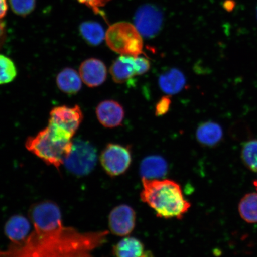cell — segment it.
I'll use <instances>...</instances> for the list:
<instances>
[{"label": "cell", "instance_id": "cell-4", "mask_svg": "<svg viewBox=\"0 0 257 257\" xmlns=\"http://www.w3.org/2000/svg\"><path fill=\"white\" fill-rule=\"evenodd\" d=\"M142 37L134 25L120 22L108 28L105 39L108 47L115 53L137 57L143 53Z\"/></svg>", "mask_w": 257, "mask_h": 257}, {"label": "cell", "instance_id": "cell-3", "mask_svg": "<svg viewBox=\"0 0 257 257\" xmlns=\"http://www.w3.org/2000/svg\"><path fill=\"white\" fill-rule=\"evenodd\" d=\"M73 137L62 128L48 124L36 136L25 141V147L48 166L59 169L71 153Z\"/></svg>", "mask_w": 257, "mask_h": 257}, {"label": "cell", "instance_id": "cell-2", "mask_svg": "<svg viewBox=\"0 0 257 257\" xmlns=\"http://www.w3.org/2000/svg\"><path fill=\"white\" fill-rule=\"evenodd\" d=\"M140 198L157 217L166 220L182 219L191 207L181 185L169 179L142 178Z\"/></svg>", "mask_w": 257, "mask_h": 257}, {"label": "cell", "instance_id": "cell-29", "mask_svg": "<svg viewBox=\"0 0 257 257\" xmlns=\"http://www.w3.org/2000/svg\"><path fill=\"white\" fill-rule=\"evenodd\" d=\"M8 9L7 0H0V19L5 17Z\"/></svg>", "mask_w": 257, "mask_h": 257}, {"label": "cell", "instance_id": "cell-21", "mask_svg": "<svg viewBox=\"0 0 257 257\" xmlns=\"http://www.w3.org/2000/svg\"><path fill=\"white\" fill-rule=\"evenodd\" d=\"M239 213L241 217L248 223H257V193L246 194L239 204Z\"/></svg>", "mask_w": 257, "mask_h": 257}, {"label": "cell", "instance_id": "cell-14", "mask_svg": "<svg viewBox=\"0 0 257 257\" xmlns=\"http://www.w3.org/2000/svg\"><path fill=\"white\" fill-rule=\"evenodd\" d=\"M31 222L21 214H15L10 217L5 225V233L11 243H18L30 235Z\"/></svg>", "mask_w": 257, "mask_h": 257}, {"label": "cell", "instance_id": "cell-19", "mask_svg": "<svg viewBox=\"0 0 257 257\" xmlns=\"http://www.w3.org/2000/svg\"><path fill=\"white\" fill-rule=\"evenodd\" d=\"M82 80L75 69L66 67L58 74L56 78L57 87L68 95H75L82 87Z\"/></svg>", "mask_w": 257, "mask_h": 257}, {"label": "cell", "instance_id": "cell-8", "mask_svg": "<svg viewBox=\"0 0 257 257\" xmlns=\"http://www.w3.org/2000/svg\"><path fill=\"white\" fill-rule=\"evenodd\" d=\"M163 15L156 6H141L134 16V25L142 37L152 38L157 36L162 28Z\"/></svg>", "mask_w": 257, "mask_h": 257}, {"label": "cell", "instance_id": "cell-31", "mask_svg": "<svg viewBox=\"0 0 257 257\" xmlns=\"http://www.w3.org/2000/svg\"><path fill=\"white\" fill-rule=\"evenodd\" d=\"M256 16H257V7H256Z\"/></svg>", "mask_w": 257, "mask_h": 257}, {"label": "cell", "instance_id": "cell-30", "mask_svg": "<svg viewBox=\"0 0 257 257\" xmlns=\"http://www.w3.org/2000/svg\"><path fill=\"white\" fill-rule=\"evenodd\" d=\"M6 35L5 25L2 21H0V47L5 43Z\"/></svg>", "mask_w": 257, "mask_h": 257}, {"label": "cell", "instance_id": "cell-15", "mask_svg": "<svg viewBox=\"0 0 257 257\" xmlns=\"http://www.w3.org/2000/svg\"><path fill=\"white\" fill-rule=\"evenodd\" d=\"M196 138L202 146L213 148L222 142L223 128L216 122L205 121L199 125L196 131Z\"/></svg>", "mask_w": 257, "mask_h": 257}, {"label": "cell", "instance_id": "cell-11", "mask_svg": "<svg viewBox=\"0 0 257 257\" xmlns=\"http://www.w3.org/2000/svg\"><path fill=\"white\" fill-rule=\"evenodd\" d=\"M79 73L82 82L90 88L98 87L107 76V67L102 61L90 58L80 64Z\"/></svg>", "mask_w": 257, "mask_h": 257}, {"label": "cell", "instance_id": "cell-23", "mask_svg": "<svg viewBox=\"0 0 257 257\" xmlns=\"http://www.w3.org/2000/svg\"><path fill=\"white\" fill-rule=\"evenodd\" d=\"M17 76L15 64L9 57L0 54V85L7 84Z\"/></svg>", "mask_w": 257, "mask_h": 257}, {"label": "cell", "instance_id": "cell-26", "mask_svg": "<svg viewBox=\"0 0 257 257\" xmlns=\"http://www.w3.org/2000/svg\"><path fill=\"white\" fill-rule=\"evenodd\" d=\"M171 103V99L169 96H165L161 98L156 106L157 116H162L166 114L169 111Z\"/></svg>", "mask_w": 257, "mask_h": 257}, {"label": "cell", "instance_id": "cell-20", "mask_svg": "<svg viewBox=\"0 0 257 257\" xmlns=\"http://www.w3.org/2000/svg\"><path fill=\"white\" fill-rule=\"evenodd\" d=\"M79 31L86 43L92 46H98L105 38L106 32L103 27L97 22H83L80 25Z\"/></svg>", "mask_w": 257, "mask_h": 257}, {"label": "cell", "instance_id": "cell-9", "mask_svg": "<svg viewBox=\"0 0 257 257\" xmlns=\"http://www.w3.org/2000/svg\"><path fill=\"white\" fill-rule=\"evenodd\" d=\"M137 214L126 204L118 205L110 211L108 218L109 232L120 237L130 236L136 226Z\"/></svg>", "mask_w": 257, "mask_h": 257}, {"label": "cell", "instance_id": "cell-12", "mask_svg": "<svg viewBox=\"0 0 257 257\" xmlns=\"http://www.w3.org/2000/svg\"><path fill=\"white\" fill-rule=\"evenodd\" d=\"M96 115L102 126L113 128L120 126L124 117V110L119 102L114 100H105L96 108Z\"/></svg>", "mask_w": 257, "mask_h": 257}, {"label": "cell", "instance_id": "cell-1", "mask_svg": "<svg viewBox=\"0 0 257 257\" xmlns=\"http://www.w3.org/2000/svg\"><path fill=\"white\" fill-rule=\"evenodd\" d=\"M109 233L65 226L49 232L34 230L25 240L0 249V257H94L93 251L103 245Z\"/></svg>", "mask_w": 257, "mask_h": 257}, {"label": "cell", "instance_id": "cell-6", "mask_svg": "<svg viewBox=\"0 0 257 257\" xmlns=\"http://www.w3.org/2000/svg\"><path fill=\"white\" fill-rule=\"evenodd\" d=\"M29 216L37 232H49L64 226L60 208L52 201H43L32 205Z\"/></svg>", "mask_w": 257, "mask_h": 257}, {"label": "cell", "instance_id": "cell-28", "mask_svg": "<svg viewBox=\"0 0 257 257\" xmlns=\"http://www.w3.org/2000/svg\"><path fill=\"white\" fill-rule=\"evenodd\" d=\"M138 69V75H142L150 69L151 64L149 60L143 57H136Z\"/></svg>", "mask_w": 257, "mask_h": 257}, {"label": "cell", "instance_id": "cell-25", "mask_svg": "<svg viewBox=\"0 0 257 257\" xmlns=\"http://www.w3.org/2000/svg\"><path fill=\"white\" fill-rule=\"evenodd\" d=\"M233 135L234 138L242 140L250 137L251 133H250L248 125L244 123L243 122H237L233 125Z\"/></svg>", "mask_w": 257, "mask_h": 257}, {"label": "cell", "instance_id": "cell-17", "mask_svg": "<svg viewBox=\"0 0 257 257\" xmlns=\"http://www.w3.org/2000/svg\"><path fill=\"white\" fill-rule=\"evenodd\" d=\"M140 170L142 178L162 179L168 173V163L162 156H148L141 162Z\"/></svg>", "mask_w": 257, "mask_h": 257}, {"label": "cell", "instance_id": "cell-27", "mask_svg": "<svg viewBox=\"0 0 257 257\" xmlns=\"http://www.w3.org/2000/svg\"><path fill=\"white\" fill-rule=\"evenodd\" d=\"M78 1L91 8L96 14L100 13V8L111 1V0H78Z\"/></svg>", "mask_w": 257, "mask_h": 257}, {"label": "cell", "instance_id": "cell-22", "mask_svg": "<svg viewBox=\"0 0 257 257\" xmlns=\"http://www.w3.org/2000/svg\"><path fill=\"white\" fill-rule=\"evenodd\" d=\"M241 159L247 168L257 172V140H250L243 144Z\"/></svg>", "mask_w": 257, "mask_h": 257}, {"label": "cell", "instance_id": "cell-5", "mask_svg": "<svg viewBox=\"0 0 257 257\" xmlns=\"http://www.w3.org/2000/svg\"><path fill=\"white\" fill-rule=\"evenodd\" d=\"M97 151L87 141H73L71 153L63 166L67 172L77 177L87 176L94 170L97 163Z\"/></svg>", "mask_w": 257, "mask_h": 257}, {"label": "cell", "instance_id": "cell-32", "mask_svg": "<svg viewBox=\"0 0 257 257\" xmlns=\"http://www.w3.org/2000/svg\"><path fill=\"white\" fill-rule=\"evenodd\" d=\"M256 183H257V182H256Z\"/></svg>", "mask_w": 257, "mask_h": 257}, {"label": "cell", "instance_id": "cell-24", "mask_svg": "<svg viewBox=\"0 0 257 257\" xmlns=\"http://www.w3.org/2000/svg\"><path fill=\"white\" fill-rule=\"evenodd\" d=\"M11 9L15 14L26 16L34 11L36 0H9Z\"/></svg>", "mask_w": 257, "mask_h": 257}, {"label": "cell", "instance_id": "cell-16", "mask_svg": "<svg viewBox=\"0 0 257 257\" xmlns=\"http://www.w3.org/2000/svg\"><path fill=\"white\" fill-rule=\"evenodd\" d=\"M115 257H153L145 250L144 244L137 237L130 236L123 237L112 248Z\"/></svg>", "mask_w": 257, "mask_h": 257}, {"label": "cell", "instance_id": "cell-13", "mask_svg": "<svg viewBox=\"0 0 257 257\" xmlns=\"http://www.w3.org/2000/svg\"><path fill=\"white\" fill-rule=\"evenodd\" d=\"M110 72L114 82H128L138 76L136 57L121 55L111 64Z\"/></svg>", "mask_w": 257, "mask_h": 257}, {"label": "cell", "instance_id": "cell-7", "mask_svg": "<svg viewBox=\"0 0 257 257\" xmlns=\"http://www.w3.org/2000/svg\"><path fill=\"white\" fill-rule=\"evenodd\" d=\"M99 160L105 172L111 178H116L127 172L133 156L130 147L110 143L102 150Z\"/></svg>", "mask_w": 257, "mask_h": 257}, {"label": "cell", "instance_id": "cell-18", "mask_svg": "<svg viewBox=\"0 0 257 257\" xmlns=\"http://www.w3.org/2000/svg\"><path fill=\"white\" fill-rule=\"evenodd\" d=\"M186 82L184 74L176 68H172L162 73L159 78L160 89L169 95L181 92L184 88Z\"/></svg>", "mask_w": 257, "mask_h": 257}, {"label": "cell", "instance_id": "cell-10", "mask_svg": "<svg viewBox=\"0 0 257 257\" xmlns=\"http://www.w3.org/2000/svg\"><path fill=\"white\" fill-rule=\"evenodd\" d=\"M83 118V112L78 105L57 106L51 110L48 124L62 128L74 137Z\"/></svg>", "mask_w": 257, "mask_h": 257}]
</instances>
